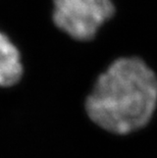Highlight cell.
Masks as SVG:
<instances>
[{
  "mask_svg": "<svg viewBox=\"0 0 157 158\" xmlns=\"http://www.w3.org/2000/svg\"><path fill=\"white\" fill-rule=\"evenodd\" d=\"M23 73L19 51L8 37L0 32V86H14L21 81Z\"/></svg>",
  "mask_w": 157,
  "mask_h": 158,
  "instance_id": "cell-3",
  "label": "cell"
},
{
  "mask_svg": "<svg viewBox=\"0 0 157 158\" xmlns=\"http://www.w3.org/2000/svg\"><path fill=\"white\" fill-rule=\"evenodd\" d=\"M113 13L110 0H54L53 21L72 39L90 41Z\"/></svg>",
  "mask_w": 157,
  "mask_h": 158,
  "instance_id": "cell-2",
  "label": "cell"
},
{
  "mask_svg": "<svg viewBox=\"0 0 157 158\" xmlns=\"http://www.w3.org/2000/svg\"><path fill=\"white\" fill-rule=\"evenodd\" d=\"M157 106V77L139 57H121L97 79L86 100L90 119L109 133L144 127Z\"/></svg>",
  "mask_w": 157,
  "mask_h": 158,
  "instance_id": "cell-1",
  "label": "cell"
}]
</instances>
